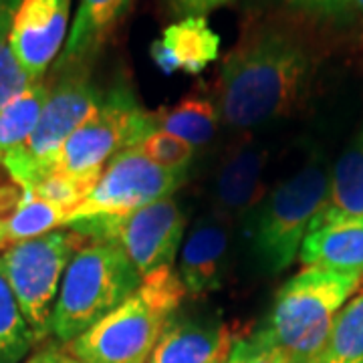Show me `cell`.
I'll return each instance as SVG.
<instances>
[{
	"mask_svg": "<svg viewBox=\"0 0 363 363\" xmlns=\"http://www.w3.org/2000/svg\"><path fill=\"white\" fill-rule=\"evenodd\" d=\"M37 341L0 269V363H21Z\"/></svg>",
	"mask_w": 363,
	"mask_h": 363,
	"instance_id": "23",
	"label": "cell"
},
{
	"mask_svg": "<svg viewBox=\"0 0 363 363\" xmlns=\"http://www.w3.org/2000/svg\"><path fill=\"white\" fill-rule=\"evenodd\" d=\"M157 130L188 142L192 147H202L214 140L218 128V109L206 97H184L180 104L154 111Z\"/></svg>",
	"mask_w": 363,
	"mask_h": 363,
	"instance_id": "19",
	"label": "cell"
},
{
	"mask_svg": "<svg viewBox=\"0 0 363 363\" xmlns=\"http://www.w3.org/2000/svg\"><path fill=\"white\" fill-rule=\"evenodd\" d=\"M224 363H238V362H236V359H234L233 355H228V359H226V362H224Z\"/></svg>",
	"mask_w": 363,
	"mask_h": 363,
	"instance_id": "36",
	"label": "cell"
},
{
	"mask_svg": "<svg viewBox=\"0 0 363 363\" xmlns=\"http://www.w3.org/2000/svg\"><path fill=\"white\" fill-rule=\"evenodd\" d=\"M188 178L186 169H169L131 147L117 154L101 172L87 198L67 216L65 226L95 216H121L169 198Z\"/></svg>",
	"mask_w": 363,
	"mask_h": 363,
	"instance_id": "10",
	"label": "cell"
},
{
	"mask_svg": "<svg viewBox=\"0 0 363 363\" xmlns=\"http://www.w3.org/2000/svg\"><path fill=\"white\" fill-rule=\"evenodd\" d=\"M6 242V218H0V247H4Z\"/></svg>",
	"mask_w": 363,
	"mask_h": 363,
	"instance_id": "33",
	"label": "cell"
},
{
	"mask_svg": "<svg viewBox=\"0 0 363 363\" xmlns=\"http://www.w3.org/2000/svg\"><path fill=\"white\" fill-rule=\"evenodd\" d=\"M269 156V147L255 140H238L226 150L214 178V216L230 226H247L257 206L269 192L264 186Z\"/></svg>",
	"mask_w": 363,
	"mask_h": 363,
	"instance_id": "11",
	"label": "cell"
},
{
	"mask_svg": "<svg viewBox=\"0 0 363 363\" xmlns=\"http://www.w3.org/2000/svg\"><path fill=\"white\" fill-rule=\"evenodd\" d=\"M309 363H363V285L345 303Z\"/></svg>",
	"mask_w": 363,
	"mask_h": 363,
	"instance_id": "20",
	"label": "cell"
},
{
	"mask_svg": "<svg viewBox=\"0 0 363 363\" xmlns=\"http://www.w3.org/2000/svg\"><path fill=\"white\" fill-rule=\"evenodd\" d=\"M298 259L305 267H323L363 279V216L311 226Z\"/></svg>",
	"mask_w": 363,
	"mask_h": 363,
	"instance_id": "16",
	"label": "cell"
},
{
	"mask_svg": "<svg viewBox=\"0 0 363 363\" xmlns=\"http://www.w3.org/2000/svg\"><path fill=\"white\" fill-rule=\"evenodd\" d=\"M230 355L238 363H293L260 331H255L248 337L236 339Z\"/></svg>",
	"mask_w": 363,
	"mask_h": 363,
	"instance_id": "27",
	"label": "cell"
},
{
	"mask_svg": "<svg viewBox=\"0 0 363 363\" xmlns=\"http://www.w3.org/2000/svg\"><path fill=\"white\" fill-rule=\"evenodd\" d=\"M156 130L154 113L145 111L130 91L117 87L104 95L95 113L63 143L52 174L97 182L117 154L138 147Z\"/></svg>",
	"mask_w": 363,
	"mask_h": 363,
	"instance_id": "6",
	"label": "cell"
},
{
	"mask_svg": "<svg viewBox=\"0 0 363 363\" xmlns=\"http://www.w3.org/2000/svg\"><path fill=\"white\" fill-rule=\"evenodd\" d=\"M89 240L119 247L143 274L172 267L186 230V216L172 198L157 200L121 216H95L69 224Z\"/></svg>",
	"mask_w": 363,
	"mask_h": 363,
	"instance_id": "9",
	"label": "cell"
},
{
	"mask_svg": "<svg viewBox=\"0 0 363 363\" xmlns=\"http://www.w3.org/2000/svg\"><path fill=\"white\" fill-rule=\"evenodd\" d=\"M71 0H21L13 14L9 43L25 71L40 81L67 37Z\"/></svg>",
	"mask_w": 363,
	"mask_h": 363,
	"instance_id": "12",
	"label": "cell"
},
{
	"mask_svg": "<svg viewBox=\"0 0 363 363\" xmlns=\"http://www.w3.org/2000/svg\"><path fill=\"white\" fill-rule=\"evenodd\" d=\"M49 93L51 89L43 81H37L23 95L0 109V164L14 150L23 147L30 138L39 123Z\"/></svg>",
	"mask_w": 363,
	"mask_h": 363,
	"instance_id": "21",
	"label": "cell"
},
{
	"mask_svg": "<svg viewBox=\"0 0 363 363\" xmlns=\"http://www.w3.org/2000/svg\"><path fill=\"white\" fill-rule=\"evenodd\" d=\"M142 272L111 242L89 240L67 267L49 321V335L71 343L140 289Z\"/></svg>",
	"mask_w": 363,
	"mask_h": 363,
	"instance_id": "3",
	"label": "cell"
},
{
	"mask_svg": "<svg viewBox=\"0 0 363 363\" xmlns=\"http://www.w3.org/2000/svg\"><path fill=\"white\" fill-rule=\"evenodd\" d=\"M21 0H0V28L11 26L13 23V14L16 11Z\"/></svg>",
	"mask_w": 363,
	"mask_h": 363,
	"instance_id": "32",
	"label": "cell"
},
{
	"mask_svg": "<svg viewBox=\"0 0 363 363\" xmlns=\"http://www.w3.org/2000/svg\"><path fill=\"white\" fill-rule=\"evenodd\" d=\"M285 2L298 13L313 18H325V21L343 18L353 9V0H285Z\"/></svg>",
	"mask_w": 363,
	"mask_h": 363,
	"instance_id": "28",
	"label": "cell"
},
{
	"mask_svg": "<svg viewBox=\"0 0 363 363\" xmlns=\"http://www.w3.org/2000/svg\"><path fill=\"white\" fill-rule=\"evenodd\" d=\"M230 245V224L210 214L196 222L182 245L180 279L190 295H208L222 285L224 262Z\"/></svg>",
	"mask_w": 363,
	"mask_h": 363,
	"instance_id": "13",
	"label": "cell"
},
{
	"mask_svg": "<svg viewBox=\"0 0 363 363\" xmlns=\"http://www.w3.org/2000/svg\"><path fill=\"white\" fill-rule=\"evenodd\" d=\"M353 9L359 13V16L363 18V0H353Z\"/></svg>",
	"mask_w": 363,
	"mask_h": 363,
	"instance_id": "34",
	"label": "cell"
},
{
	"mask_svg": "<svg viewBox=\"0 0 363 363\" xmlns=\"http://www.w3.org/2000/svg\"><path fill=\"white\" fill-rule=\"evenodd\" d=\"M363 216V130L347 143L331 168L329 196L311 226Z\"/></svg>",
	"mask_w": 363,
	"mask_h": 363,
	"instance_id": "18",
	"label": "cell"
},
{
	"mask_svg": "<svg viewBox=\"0 0 363 363\" xmlns=\"http://www.w3.org/2000/svg\"><path fill=\"white\" fill-rule=\"evenodd\" d=\"M85 242V236L63 228L33 240L14 242L0 257L6 283L39 341L49 335V321L67 267Z\"/></svg>",
	"mask_w": 363,
	"mask_h": 363,
	"instance_id": "7",
	"label": "cell"
},
{
	"mask_svg": "<svg viewBox=\"0 0 363 363\" xmlns=\"http://www.w3.org/2000/svg\"><path fill=\"white\" fill-rule=\"evenodd\" d=\"M362 285L363 279L355 274L305 267L279 289L271 315L259 331L293 363H309L339 311Z\"/></svg>",
	"mask_w": 363,
	"mask_h": 363,
	"instance_id": "4",
	"label": "cell"
},
{
	"mask_svg": "<svg viewBox=\"0 0 363 363\" xmlns=\"http://www.w3.org/2000/svg\"><path fill=\"white\" fill-rule=\"evenodd\" d=\"M9 30L11 26L0 28V109L37 83L26 73L25 67L18 63L16 55L11 49Z\"/></svg>",
	"mask_w": 363,
	"mask_h": 363,
	"instance_id": "25",
	"label": "cell"
},
{
	"mask_svg": "<svg viewBox=\"0 0 363 363\" xmlns=\"http://www.w3.org/2000/svg\"><path fill=\"white\" fill-rule=\"evenodd\" d=\"M65 353V347H61L59 341H51V343L43 345L39 351H35L25 363H61Z\"/></svg>",
	"mask_w": 363,
	"mask_h": 363,
	"instance_id": "30",
	"label": "cell"
},
{
	"mask_svg": "<svg viewBox=\"0 0 363 363\" xmlns=\"http://www.w3.org/2000/svg\"><path fill=\"white\" fill-rule=\"evenodd\" d=\"M168 2L174 6V11L186 14V16H204L224 4H228L230 0H168Z\"/></svg>",
	"mask_w": 363,
	"mask_h": 363,
	"instance_id": "29",
	"label": "cell"
},
{
	"mask_svg": "<svg viewBox=\"0 0 363 363\" xmlns=\"http://www.w3.org/2000/svg\"><path fill=\"white\" fill-rule=\"evenodd\" d=\"M152 59L164 73L184 71L196 75L220 55V37L204 16H186L169 25L162 39L152 43Z\"/></svg>",
	"mask_w": 363,
	"mask_h": 363,
	"instance_id": "15",
	"label": "cell"
},
{
	"mask_svg": "<svg viewBox=\"0 0 363 363\" xmlns=\"http://www.w3.org/2000/svg\"><path fill=\"white\" fill-rule=\"evenodd\" d=\"M67 210L43 200L30 190H21L18 202L6 216V240L23 242L33 240L55 228H65Z\"/></svg>",
	"mask_w": 363,
	"mask_h": 363,
	"instance_id": "22",
	"label": "cell"
},
{
	"mask_svg": "<svg viewBox=\"0 0 363 363\" xmlns=\"http://www.w3.org/2000/svg\"><path fill=\"white\" fill-rule=\"evenodd\" d=\"M93 186H95V182L77 180V178H69L63 174H51L43 182H39L30 192H35L39 198L51 202L55 206L67 210V216H69V212L87 198Z\"/></svg>",
	"mask_w": 363,
	"mask_h": 363,
	"instance_id": "26",
	"label": "cell"
},
{
	"mask_svg": "<svg viewBox=\"0 0 363 363\" xmlns=\"http://www.w3.org/2000/svg\"><path fill=\"white\" fill-rule=\"evenodd\" d=\"M186 293L172 267L143 274L142 285L128 301L67 343L65 351L83 363H150Z\"/></svg>",
	"mask_w": 363,
	"mask_h": 363,
	"instance_id": "2",
	"label": "cell"
},
{
	"mask_svg": "<svg viewBox=\"0 0 363 363\" xmlns=\"http://www.w3.org/2000/svg\"><path fill=\"white\" fill-rule=\"evenodd\" d=\"M101 99L104 95L79 73L59 81L49 93L30 138L0 164L9 172L11 180L21 190H33L39 182L51 176L63 143L95 113Z\"/></svg>",
	"mask_w": 363,
	"mask_h": 363,
	"instance_id": "8",
	"label": "cell"
},
{
	"mask_svg": "<svg viewBox=\"0 0 363 363\" xmlns=\"http://www.w3.org/2000/svg\"><path fill=\"white\" fill-rule=\"evenodd\" d=\"M138 150L145 157H150L152 162L169 169H186L188 172V166L194 157V147L190 143L162 130L150 133L138 145Z\"/></svg>",
	"mask_w": 363,
	"mask_h": 363,
	"instance_id": "24",
	"label": "cell"
},
{
	"mask_svg": "<svg viewBox=\"0 0 363 363\" xmlns=\"http://www.w3.org/2000/svg\"><path fill=\"white\" fill-rule=\"evenodd\" d=\"M131 0H79L59 67L77 71L104 49L107 39L130 11Z\"/></svg>",
	"mask_w": 363,
	"mask_h": 363,
	"instance_id": "17",
	"label": "cell"
},
{
	"mask_svg": "<svg viewBox=\"0 0 363 363\" xmlns=\"http://www.w3.org/2000/svg\"><path fill=\"white\" fill-rule=\"evenodd\" d=\"M329 184L331 169L315 156L264 194L247 222L250 252L262 271L274 274L295 260L329 196Z\"/></svg>",
	"mask_w": 363,
	"mask_h": 363,
	"instance_id": "5",
	"label": "cell"
},
{
	"mask_svg": "<svg viewBox=\"0 0 363 363\" xmlns=\"http://www.w3.org/2000/svg\"><path fill=\"white\" fill-rule=\"evenodd\" d=\"M228 325L210 319H172L150 363H224L234 347Z\"/></svg>",
	"mask_w": 363,
	"mask_h": 363,
	"instance_id": "14",
	"label": "cell"
},
{
	"mask_svg": "<svg viewBox=\"0 0 363 363\" xmlns=\"http://www.w3.org/2000/svg\"><path fill=\"white\" fill-rule=\"evenodd\" d=\"M61 363H83V362H79V359H75V357H71L69 353H65V357H63V362Z\"/></svg>",
	"mask_w": 363,
	"mask_h": 363,
	"instance_id": "35",
	"label": "cell"
},
{
	"mask_svg": "<svg viewBox=\"0 0 363 363\" xmlns=\"http://www.w3.org/2000/svg\"><path fill=\"white\" fill-rule=\"evenodd\" d=\"M18 192L13 186H0V218H6L4 212H13V208L18 202Z\"/></svg>",
	"mask_w": 363,
	"mask_h": 363,
	"instance_id": "31",
	"label": "cell"
},
{
	"mask_svg": "<svg viewBox=\"0 0 363 363\" xmlns=\"http://www.w3.org/2000/svg\"><path fill=\"white\" fill-rule=\"evenodd\" d=\"M313 57L289 26L255 23L226 55L218 75V116L234 130L291 117L313 81Z\"/></svg>",
	"mask_w": 363,
	"mask_h": 363,
	"instance_id": "1",
	"label": "cell"
}]
</instances>
